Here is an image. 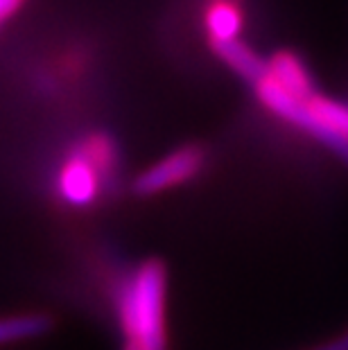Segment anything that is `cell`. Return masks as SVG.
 Listing matches in <instances>:
<instances>
[{"label":"cell","instance_id":"6da1fadb","mask_svg":"<svg viewBox=\"0 0 348 350\" xmlns=\"http://www.w3.org/2000/svg\"><path fill=\"white\" fill-rule=\"evenodd\" d=\"M165 296L168 271L161 260H145L124 280L118 296V317L127 344L140 350H168Z\"/></svg>","mask_w":348,"mask_h":350},{"label":"cell","instance_id":"7a4b0ae2","mask_svg":"<svg viewBox=\"0 0 348 350\" xmlns=\"http://www.w3.org/2000/svg\"><path fill=\"white\" fill-rule=\"evenodd\" d=\"M116 167V145L107 136H91L64 163L57 176V192L68 206H91L100 195L102 181Z\"/></svg>","mask_w":348,"mask_h":350},{"label":"cell","instance_id":"3957f363","mask_svg":"<svg viewBox=\"0 0 348 350\" xmlns=\"http://www.w3.org/2000/svg\"><path fill=\"white\" fill-rule=\"evenodd\" d=\"M256 95L271 113H276L285 122L299 126L308 136L319 140L323 147H328L332 154H337V159H342L348 165V140L330 129L328 122L319 116V111L314 109L312 98H296V95L287 93L283 86H278L269 75L256 84Z\"/></svg>","mask_w":348,"mask_h":350},{"label":"cell","instance_id":"277c9868","mask_svg":"<svg viewBox=\"0 0 348 350\" xmlns=\"http://www.w3.org/2000/svg\"><path fill=\"white\" fill-rule=\"evenodd\" d=\"M204 167V152L195 145L179 147V150L170 152L165 159L154 163L145 172H140L134 181V190L140 197H152L159 192L174 188L195 178Z\"/></svg>","mask_w":348,"mask_h":350},{"label":"cell","instance_id":"5b68a950","mask_svg":"<svg viewBox=\"0 0 348 350\" xmlns=\"http://www.w3.org/2000/svg\"><path fill=\"white\" fill-rule=\"evenodd\" d=\"M213 50L235 75L247 79L249 84H258L260 79L267 77L269 72V62H265L260 55H256L254 48H249L247 43L238 39L231 41H213Z\"/></svg>","mask_w":348,"mask_h":350},{"label":"cell","instance_id":"8992f818","mask_svg":"<svg viewBox=\"0 0 348 350\" xmlns=\"http://www.w3.org/2000/svg\"><path fill=\"white\" fill-rule=\"evenodd\" d=\"M267 75L276 81L278 86H283L287 93L296 95V98H314V84L306 66L292 52H278L269 59V72Z\"/></svg>","mask_w":348,"mask_h":350},{"label":"cell","instance_id":"52a82bcc","mask_svg":"<svg viewBox=\"0 0 348 350\" xmlns=\"http://www.w3.org/2000/svg\"><path fill=\"white\" fill-rule=\"evenodd\" d=\"M50 330V319L43 314H18L0 319V346L41 337Z\"/></svg>","mask_w":348,"mask_h":350},{"label":"cell","instance_id":"ba28073f","mask_svg":"<svg viewBox=\"0 0 348 350\" xmlns=\"http://www.w3.org/2000/svg\"><path fill=\"white\" fill-rule=\"evenodd\" d=\"M206 27H209L213 41H231L238 39L242 29V14L233 3H215L206 14Z\"/></svg>","mask_w":348,"mask_h":350},{"label":"cell","instance_id":"9c48e42d","mask_svg":"<svg viewBox=\"0 0 348 350\" xmlns=\"http://www.w3.org/2000/svg\"><path fill=\"white\" fill-rule=\"evenodd\" d=\"M312 104H314V109L319 111V116L328 122L330 129L348 140V104H342L332 98H323L319 93L312 98Z\"/></svg>","mask_w":348,"mask_h":350},{"label":"cell","instance_id":"30bf717a","mask_svg":"<svg viewBox=\"0 0 348 350\" xmlns=\"http://www.w3.org/2000/svg\"><path fill=\"white\" fill-rule=\"evenodd\" d=\"M122 350H140L138 346H134V344H124V348Z\"/></svg>","mask_w":348,"mask_h":350}]
</instances>
